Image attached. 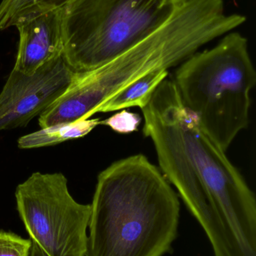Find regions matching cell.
I'll list each match as a JSON object with an SVG mask.
<instances>
[{
	"instance_id": "obj_1",
	"label": "cell",
	"mask_w": 256,
	"mask_h": 256,
	"mask_svg": "<svg viewBox=\"0 0 256 256\" xmlns=\"http://www.w3.org/2000/svg\"><path fill=\"white\" fill-rule=\"evenodd\" d=\"M161 172L204 230L213 256H256V200L240 172L177 99L144 110Z\"/></svg>"
},
{
	"instance_id": "obj_2",
	"label": "cell",
	"mask_w": 256,
	"mask_h": 256,
	"mask_svg": "<svg viewBox=\"0 0 256 256\" xmlns=\"http://www.w3.org/2000/svg\"><path fill=\"white\" fill-rule=\"evenodd\" d=\"M244 20L240 14L225 13L224 0H193L178 6L162 26L124 54L96 68L74 72L64 92L39 116V126L91 118L128 84L149 72L180 64Z\"/></svg>"
},
{
	"instance_id": "obj_3",
	"label": "cell",
	"mask_w": 256,
	"mask_h": 256,
	"mask_svg": "<svg viewBox=\"0 0 256 256\" xmlns=\"http://www.w3.org/2000/svg\"><path fill=\"white\" fill-rule=\"evenodd\" d=\"M85 256H164L178 236L180 203L144 154L116 161L98 176Z\"/></svg>"
},
{
	"instance_id": "obj_4",
	"label": "cell",
	"mask_w": 256,
	"mask_h": 256,
	"mask_svg": "<svg viewBox=\"0 0 256 256\" xmlns=\"http://www.w3.org/2000/svg\"><path fill=\"white\" fill-rule=\"evenodd\" d=\"M174 82L183 105L226 152L249 124L256 72L247 38L237 32L227 33L213 48L180 63Z\"/></svg>"
},
{
	"instance_id": "obj_5",
	"label": "cell",
	"mask_w": 256,
	"mask_h": 256,
	"mask_svg": "<svg viewBox=\"0 0 256 256\" xmlns=\"http://www.w3.org/2000/svg\"><path fill=\"white\" fill-rule=\"evenodd\" d=\"M177 7L170 0H66L63 58L75 72L100 67L154 32Z\"/></svg>"
},
{
	"instance_id": "obj_6",
	"label": "cell",
	"mask_w": 256,
	"mask_h": 256,
	"mask_svg": "<svg viewBox=\"0 0 256 256\" xmlns=\"http://www.w3.org/2000/svg\"><path fill=\"white\" fill-rule=\"evenodd\" d=\"M15 200L30 240L47 255L86 256L91 206L73 198L63 173H33L17 186Z\"/></svg>"
},
{
	"instance_id": "obj_7",
	"label": "cell",
	"mask_w": 256,
	"mask_h": 256,
	"mask_svg": "<svg viewBox=\"0 0 256 256\" xmlns=\"http://www.w3.org/2000/svg\"><path fill=\"white\" fill-rule=\"evenodd\" d=\"M74 70L63 56L31 75L12 69L0 92V132L25 127L67 88Z\"/></svg>"
},
{
	"instance_id": "obj_8",
	"label": "cell",
	"mask_w": 256,
	"mask_h": 256,
	"mask_svg": "<svg viewBox=\"0 0 256 256\" xmlns=\"http://www.w3.org/2000/svg\"><path fill=\"white\" fill-rule=\"evenodd\" d=\"M14 26L20 37L14 70L33 74L63 55L61 7L26 14L17 20Z\"/></svg>"
},
{
	"instance_id": "obj_9",
	"label": "cell",
	"mask_w": 256,
	"mask_h": 256,
	"mask_svg": "<svg viewBox=\"0 0 256 256\" xmlns=\"http://www.w3.org/2000/svg\"><path fill=\"white\" fill-rule=\"evenodd\" d=\"M168 76V70L157 69L128 84L101 106L98 114L114 112L126 108H144L159 84Z\"/></svg>"
},
{
	"instance_id": "obj_10",
	"label": "cell",
	"mask_w": 256,
	"mask_h": 256,
	"mask_svg": "<svg viewBox=\"0 0 256 256\" xmlns=\"http://www.w3.org/2000/svg\"><path fill=\"white\" fill-rule=\"evenodd\" d=\"M100 118L81 120L71 123H62L23 136L18 140L21 149H33L52 146L69 140L85 136L98 126Z\"/></svg>"
},
{
	"instance_id": "obj_11",
	"label": "cell",
	"mask_w": 256,
	"mask_h": 256,
	"mask_svg": "<svg viewBox=\"0 0 256 256\" xmlns=\"http://www.w3.org/2000/svg\"><path fill=\"white\" fill-rule=\"evenodd\" d=\"M66 0H3L0 3V32L15 26L26 14L43 9L61 7Z\"/></svg>"
},
{
	"instance_id": "obj_12",
	"label": "cell",
	"mask_w": 256,
	"mask_h": 256,
	"mask_svg": "<svg viewBox=\"0 0 256 256\" xmlns=\"http://www.w3.org/2000/svg\"><path fill=\"white\" fill-rule=\"evenodd\" d=\"M31 246L30 238L0 230V256H30Z\"/></svg>"
},
{
	"instance_id": "obj_13",
	"label": "cell",
	"mask_w": 256,
	"mask_h": 256,
	"mask_svg": "<svg viewBox=\"0 0 256 256\" xmlns=\"http://www.w3.org/2000/svg\"><path fill=\"white\" fill-rule=\"evenodd\" d=\"M141 122V118L138 114L124 109L101 121V124L108 126L118 134H128L138 130Z\"/></svg>"
},
{
	"instance_id": "obj_14",
	"label": "cell",
	"mask_w": 256,
	"mask_h": 256,
	"mask_svg": "<svg viewBox=\"0 0 256 256\" xmlns=\"http://www.w3.org/2000/svg\"><path fill=\"white\" fill-rule=\"evenodd\" d=\"M30 256H48L36 244L32 242L31 250H30Z\"/></svg>"
},
{
	"instance_id": "obj_15",
	"label": "cell",
	"mask_w": 256,
	"mask_h": 256,
	"mask_svg": "<svg viewBox=\"0 0 256 256\" xmlns=\"http://www.w3.org/2000/svg\"><path fill=\"white\" fill-rule=\"evenodd\" d=\"M170 1L172 2L177 6H182V4L190 2L193 1V0H170Z\"/></svg>"
}]
</instances>
